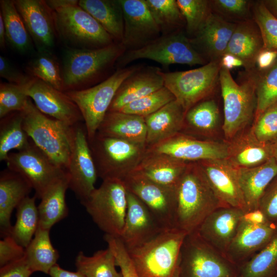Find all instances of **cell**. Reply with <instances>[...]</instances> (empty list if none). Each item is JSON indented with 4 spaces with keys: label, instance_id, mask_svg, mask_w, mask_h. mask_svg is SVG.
Listing matches in <instances>:
<instances>
[{
    "label": "cell",
    "instance_id": "obj_1",
    "mask_svg": "<svg viewBox=\"0 0 277 277\" xmlns=\"http://www.w3.org/2000/svg\"><path fill=\"white\" fill-rule=\"evenodd\" d=\"M223 206L197 162H190L176 187L174 226L188 234L211 213Z\"/></svg>",
    "mask_w": 277,
    "mask_h": 277
},
{
    "label": "cell",
    "instance_id": "obj_19",
    "mask_svg": "<svg viewBox=\"0 0 277 277\" xmlns=\"http://www.w3.org/2000/svg\"><path fill=\"white\" fill-rule=\"evenodd\" d=\"M124 18V33L121 43L125 50L141 48L160 37L161 30L145 0H119Z\"/></svg>",
    "mask_w": 277,
    "mask_h": 277
},
{
    "label": "cell",
    "instance_id": "obj_59",
    "mask_svg": "<svg viewBox=\"0 0 277 277\" xmlns=\"http://www.w3.org/2000/svg\"><path fill=\"white\" fill-rule=\"evenodd\" d=\"M270 13L277 19V0L263 1Z\"/></svg>",
    "mask_w": 277,
    "mask_h": 277
},
{
    "label": "cell",
    "instance_id": "obj_26",
    "mask_svg": "<svg viewBox=\"0 0 277 277\" xmlns=\"http://www.w3.org/2000/svg\"><path fill=\"white\" fill-rule=\"evenodd\" d=\"M245 214L225 254L230 258H243L258 252L270 241L277 228L266 222H253Z\"/></svg>",
    "mask_w": 277,
    "mask_h": 277
},
{
    "label": "cell",
    "instance_id": "obj_42",
    "mask_svg": "<svg viewBox=\"0 0 277 277\" xmlns=\"http://www.w3.org/2000/svg\"><path fill=\"white\" fill-rule=\"evenodd\" d=\"M149 10L163 35L170 34L185 24L175 0H145Z\"/></svg>",
    "mask_w": 277,
    "mask_h": 277
},
{
    "label": "cell",
    "instance_id": "obj_53",
    "mask_svg": "<svg viewBox=\"0 0 277 277\" xmlns=\"http://www.w3.org/2000/svg\"><path fill=\"white\" fill-rule=\"evenodd\" d=\"M25 248L19 245L11 236L0 241V268L24 258Z\"/></svg>",
    "mask_w": 277,
    "mask_h": 277
},
{
    "label": "cell",
    "instance_id": "obj_7",
    "mask_svg": "<svg viewBox=\"0 0 277 277\" xmlns=\"http://www.w3.org/2000/svg\"><path fill=\"white\" fill-rule=\"evenodd\" d=\"M98 177L123 181L135 171L147 148L123 140L96 133L88 141Z\"/></svg>",
    "mask_w": 277,
    "mask_h": 277
},
{
    "label": "cell",
    "instance_id": "obj_30",
    "mask_svg": "<svg viewBox=\"0 0 277 277\" xmlns=\"http://www.w3.org/2000/svg\"><path fill=\"white\" fill-rule=\"evenodd\" d=\"M238 173L246 212L258 210L264 192L277 175V161L272 157L257 166L238 168Z\"/></svg>",
    "mask_w": 277,
    "mask_h": 277
},
{
    "label": "cell",
    "instance_id": "obj_4",
    "mask_svg": "<svg viewBox=\"0 0 277 277\" xmlns=\"http://www.w3.org/2000/svg\"><path fill=\"white\" fill-rule=\"evenodd\" d=\"M245 72L242 81L238 83L229 70L221 67L220 71L224 110L222 129L229 141L246 129L255 115L258 69Z\"/></svg>",
    "mask_w": 277,
    "mask_h": 277
},
{
    "label": "cell",
    "instance_id": "obj_3",
    "mask_svg": "<svg viewBox=\"0 0 277 277\" xmlns=\"http://www.w3.org/2000/svg\"><path fill=\"white\" fill-rule=\"evenodd\" d=\"M21 112L23 127L28 136L54 164L66 171L74 138V126L45 115L30 97Z\"/></svg>",
    "mask_w": 277,
    "mask_h": 277
},
{
    "label": "cell",
    "instance_id": "obj_17",
    "mask_svg": "<svg viewBox=\"0 0 277 277\" xmlns=\"http://www.w3.org/2000/svg\"><path fill=\"white\" fill-rule=\"evenodd\" d=\"M187 162L227 159V144L200 139L183 133L147 148Z\"/></svg>",
    "mask_w": 277,
    "mask_h": 277
},
{
    "label": "cell",
    "instance_id": "obj_6",
    "mask_svg": "<svg viewBox=\"0 0 277 277\" xmlns=\"http://www.w3.org/2000/svg\"><path fill=\"white\" fill-rule=\"evenodd\" d=\"M78 1L52 10L57 35L73 49H93L114 43V39Z\"/></svg>",
    "mask_w": 277,
    "mask_h": 277
},
{
    "label": "cell",
    "instance_id": "obj_5",
    "mask_svg": "<svg viewBox=\"0 0 277 277\" xmlns=\"http://www.w3.org/2000/svg\"><path fill=\"white\" fill-rule=\"evenodd\" d=\"M125 50L118 42L97 49L68 50L64 57L62 72L63 92L89 88Z\"/></svg>",
    "mask_w": 277,
    "mask_h": 277
},
{
    "label": "cell",
    "instance_id": "obj_25",
    "mask_svg": "<svg viewBox=\"0 0 277 277\" xmlns=\"http://www.w3.org/2000/svg\"><path fill=\"white\" fill-rule=\"evenodd\" d=\"M164 86V81L159 69H137L121 85L108 112L118 111L129 103Z\"/></svg>",
    "mask_w": 277,
    "mask_h": 277
},
{
    "label": "cell",
    "instance_id": "obj_27",
    "mask_svg": "<svg viewBox=\"0 0 277 277\" xmlns=\"http://www.w3.org/2000/svg\"><path fill=\"white\" fill-rule=\"evenodd\" d=\"M186 111L175 100L154 113L145 117L146 148L152 147L180 133Z\"/></svg>",
    "mask_w": 277,
    "mask_h": 277
},
{
    "label": "cell",
    "instance_id": "obj_51",
    "mask_svg": "<svg viewBox=\"0 0 277 277\" xmlns=\"http://www.w3.org/2000/svg\"><path fill=\"white\" fill-rule=\"evenodd\" d=\"M212 9L224 19L226 17L240 19V22L249 19L250 2L247 0H214L211 1Z\"/></svg>",
    "mask_w": 277,
    "mask_h": 277
},
{
    "label": "cell",
    "instance_id": "obj_50",
    "mask_svg": "<svg viewBox=\"0 0 277 277\" xmlns=\"http://www.w3.org/2000/svg\"><path fill=\"white\" fill-rule=\"evenodd\" d=\"M104 240L113 254L122 277H139L124 245L118 237L105 234Z\"/></svg>",
    "mask_w": 277,
    "mask_h": 277
},
{
    "label": "cell",
    "instance_id": "obj_23",
    "mask_svg": "<svg viewBox=\"0 0 277 277\" xmlns=\"http://www.w3.org/2000/svg\"><path fill=\"white\" fill-rule=\"evenodd\" d=\"M236 26L212 12L190 41L207 62H220Z\"/></svg>",
    "mask_w": 277,
    "mask_h": 277
},
{
    "label": "cell",
    "instance_id": "obj_14",
    "mask_svg": "<svg viewBox=\"0 0 277 277\" xmlns=\"http://www.w3.org/2000/svg\"><path fill=\"white\" fill-rule=\"evenodd\" d=\"M66 171L69 189L82 203L95 189L98 176L86 128L80 123L74 126V138Z\"/></svg>",
    "mask_w": 277,
    "mask_h": 277
},
{
    "label": "cell",
    "instance_id": "obj_38",
    "mask_svg": "<svg viewBox=\"0 0 277 277\" xmlns=\"http://www.w3.org/2000/svg\"><path fill=\"white\" fill-rule=\"evenodd\" d=\"M23 127L21 112H12L1 118L0 126V160L5 161L10 151L21 150L30 143Z\"/></svg>",
    "mask_w": 277,
    "mask_h": 277
},
{
    "label": "cell",
    "instance_id": "obj_22",
    "mask_svg": "<svg viewBox=\"0 0 277 277\" xmlns=\"http://www.w3.org/2000/svg\"><path fill=\"white\" fill-rule=\"evenodd\" d=\"M246 213L240 208L221 207L207 216L195 232L213 249L225 254Z\"/></svg>",
    "mask_w": 277,
    "mask_h": 277
},
{
    "label": "cell",
    "instance_id": "obj_33",
    "mask_svg": "<svg viewBox=\"0 0 277 277\" xmlns=\"http://www.w3.org/2000/svg\"><path fill=\"white\" fill-rule=\"evenodd\" d=\"M78 5L90 14L112 36L121 43L124 18L119 0H80Z\"/></svg>",
    "mask_w": 277,
    "mask_h": 277
},
{
    "label": "cell",
    "instance_id": "obj_47",
    "mask_svg": "<svg viewBox=\"0 0 277 277\" xmlns=\"http://www.w3.org/2000/svg\"><path fill=\"white\" fill-rule=\"evenodd\" d=\"M29 70L33 77L63 91V78L59 65L47 52H43L36 57L30 64Z\"/></svg>",
    "mask_w": 277,
    "mask_h": 277
},
{
    "label": "cell",
    "instance_id": "obj_48",
    "mask_svg": "<svg viewBox=\"0 0 277 277\" xmlns=\"http://www.w3.org/2000/svg\"><path fill=\"white\" fill-rule=\"evenodd\" d=\"M27 83L24 84L1 83V118L14 112H21L24 109L29 98L26 92Z\"/></svg>",
    "mask_w": 277,
    "mask_h": 277
},
{
    "label": "cell",
    "instance_id": "obj_34",
    "mask_svg": "<svg viewBox=\"0 0 277 277\" xmlns=\"http://www.w3.org/2000/svg\"><path fill=\"white\" fill-rule=\"evenodd\" d=\"M68 189L67 175L52 185L41 198L37 206L39 227L50 230L55 224L67 216L68 208L65 197Z\"/></svg>",
    "mask_w": 277,
    "mask_h": 277
},
{
    "label": "cell",
    "instance_id": "obj_37",
    "mask_svg": "<svg viewBox=\"0 0 277 277\" xmlns=\"http://www.w3.org/2000/svg\"><path fill=\"white\" fill-rule=\"evenodd\" d=\"M36 197L29 195L25 198L16 209V220L12 226L10 236L26 248L33 239L39 225Z\"/></svg>",
    "mask_w": 277,
    "mask_h": 277
},
{
    "label": "cell",
    "instance_id": "obj_21",
    "mask_svg": "<svg viewBox=\"0 0 277 277\" xmlns=\"http://www.w3.org/2000/svg\"><path fill=\"white\" fill-rule=\"evenodd\" d=\"M127 196L125 222L119 238L129 250L148 241L164 229L138 197L128 190Z\"/></svg>",
    "mask_w": 277,
    "mask_h": 277
},
{
    "label": "cell",
    "instance_id": "obj_18",
    "mask_svg": "<svg viewBox=\"0 0 277 277\" xmlns=\"http://www.w3.org/2000/svg\"><path fill=\"white\" fill-rule=\"evenodd\" d=\"M213 193L224 207L240 208L246 212L238 168L227 159L197 162Z\"/></svg>",
    "mask_w": 277,
    "mask_h": 277
},
{
    "label": "cell",
    "instance_id": "obj_12",
    "mask_svg": "<svg viewBox=\"0 0 277 277\" xmlns=\"http://www.w3.org/2000/svg\"><path fill=\"white\" fill-rule=\"evenodd\" d=\"M8 169L24 177L40 199L54 184L67 176L66 171L54 164L31 141L25 148L10 152L5 161Z\"/></svg>",
    "mask_w": 277,
    "mask_h": 277
},
{
    "label": "cell",
    "instance_id": "obj_49",
    "mask_svg": "<svg viewBox=\"0 0 277 277\" xmlns=\"http://www.w3.org/2000/svg\"><path fill=\"white\" fill-rule=\"evenodd\" d=\"M256 138L261 142L272 143L277 140V103L267 108L254 118L251 127Z\"/></svg>",
    "mask_w": 277,
    "mask_h": 277
},
{
    "label": "cell",
    "instance_id": "obj_55",
    "mask_svg": "<svg viewBox=\"0 0 277 277\" xmlns=\"http://www.w3.org/2000/svg\"><path fill=\"white\" fill-rule=\"evenodd\" d=\"M33 273L25 256L0 268V277H30Z\"/></svg>",
    "mask_w": 277,
    "mask_h": 277
},
{
    "label": "cell",
    "instance_id": "obj_62",
    "mask_svg": "<svg viewBox=\"0 0 277 277\" xmlns=\"http://www.w3.org/2000/svg\"><path fill=\"white\" fill-rule=\"evenodd\" d=\"M117 277H122L121 273L120 271H119L118 275Z\"/></svg>",
    "mask_w": 277,
    "mask_h": 277
},
{
    "label": "cell",
    "instance_id": "obj_56",
    "mask_svg": "<svg viewBox=\"0 0 277 277\" xmlns=\"http://www.w3.org/2000/svg\"><path fill=\"white\" fill-rule=\"evenodd\" d=\"M277 60V54L274 52L262 49L259 53L256 66L259 71H264L270 68Z\"/></svg>",
    "mask_w": 277,
    "mask_h": 277
},
{
    "label": "cell",
    "instance_id": "obj_40",
    "mask_svg": "<svg viewBox=\"0 0 277 277\" xmlns=\"http://www.w3.org/2000/svg\"><path fill=\"white\" fill-rule=\"evenodd\" d=\"M75 264L77 271L86 277H117L119 273L115 268V257L108 247L96 251L91 256L80 251Z\"/></svg>",
    "mask_w": 277,
    "mask_h": 277
},
{
    "label": "cell",
    "instance_id": "obj_45",
    "mask_svg": "<svg viewBox=\"0 0 277 277\" xmlns=\"http://www.w3.org/2000/svg\"><path fill=\"white\" fill-rule=\"evenodd\" d=\"M252 12V19L262 36L263 49L277 54V19L268 11L263 1L255 3Z\"/></svg>",
    "mask_w": 277,
    "mask_h": 277
},
{
    "label": "cell",
    "instance_id": "obj_61",
    "mask_svg": "<svg viewBox=\"0 0 277 277\" xmlns=\"http://www.w3.org/2000/svg\"><path fill=\"white\" fill-rule=\"evenodd\" d=\"M273 157L277 161V140L271 143Z\"/></svg>",
    "mask_w": 277,
    "mask_h": 277
},
{
    "label": "cell",
    "instance_id": "obj_20",
    "mask_svg": "<svg viewBox=\"0 0 277 277\" xmlns=\"http://www.w3.org/2000/svg\"><path fill=\"white\" fill-rule=\"evenodd\" d=\"M15 6L25 27L42 52L52 48L57 35L53 11L43 0H16Z\"/></svg>",
    "mask_w": 277,
    "mask_h": 277
},
{
    "label": "cell",
    "instance_id": "obj_13",
    "mask_svg": "<svg viewBox=\"0 0 277 277\" xmlns=\"http://www.w3.org/2000/svg\"><path fill=\"white\" fill-rule=\"evenodd\" d=\"M123 181L127 190L146 205L163 229L174 227L176 189L157 184L136 170Z\"/></svg>",
    "mask_w": 277,
    "mask_h": 277
},
{
    "label": "cell",
    "instance_id": "obj_8",
    "mask_svg": "<svg viewBox=\"0 0 277 277\" xmlns=\"http://www.w3.org/2000/svg\"><path fill=\"white\" fill-rule=\"evenodd\" d=\"M127 195L123 181L106 180L81 203L105 234L119 238L125 222Z\"/></svg>",
    "mask_w": 277,
    "mask_h": 277
},
{
    "label": "cell",
    "instance_id": "obj_11",
    "mask_svg": "<svg viewBox=\"0 0 277 277\" xmlns=\"http://www.w3.org/2000/svg\"><path fill=\"white\" fill-rule=\"evenodd\" d=\"M144 58L164 66L172 64L193 66L208 63L194 48L190 39L180 32L163 35L141 48L125 51L118 60L120 64L125 65Z\"/></svg>",
    "mask_w": 277,
    "mask_h": 277
},
{
    "label": "cell",
    "instance_id": "obj_39",
    "mask_svg": "<svg viewBox=\"0 0 277 277\" xmlns=\"http://www.w3.org/2000/svg\"><path fill=\"white\" fill-rule=\"evenodd\" d=\"M0 6V14L4 21L7 41L18 51H26L30 47L29 33L14 1L1 0Z\"/></svg>",
    "mask_w": 277,
    "mask_h": 277
},
{
    "label": "cell",
    "instance_id": "obj_31",
    "mask_svg": "<svg viewBox=\"0 0 277 277\" xmlns=\"http://www.w3.org/2000/svg\"><path fill=\"white\" fill-rule=\"evenodd\" d=\"M263 47L262 36L252 18L236 23L225 53L241 60L246 71L256 68V60Z\"/></svg>",
    "mask_w": 277,
    "mask_h": 277
},
{
    "label": "cell",
    "instance_id": "obj_10",
    "mask_svg": "<svg viewBox=\"0 0 277 277\" xmlns=\"http://www.w3.org/2000/svg\"><path fill=\"white\" fill-rule=\"evenodd\" d=\"M221 68L220 62H209L199 68L187 71H161V74L164 86L186 112L213 93L220 83Z\"/></svg>",
    "mask_w": 277,
    "mask_h": 277
},
{
    "label": "cell",
    "instance_id": "obj_43",
    "mask_svg": "<svg viewBox=\"0 0 277 277\" xmlns=\"http://www.w3.org/2000/svg\"><path fill=\"white\" fill-rule=\"evenodd\" d=\"M256 107L254 118L277 103V60L269 68L258 70L256 84Z\"/></svg>",
    "mask_w": 277,
    "mask_h": 277
},
{
    "label": "cell",
    "instance_id": "obj_29",
    "mask_svg": "<svg viewBox=\"0 0 277 277\" xmlns=\"http://www.w3.org/2000/svg\"><path fill=\"white\" fill-rule=\"evenodd\" d=\"M188 163L146 149L143 159L135 170L157 184L176 189Z\"/></svg>",
    "mask_w": 277,
    "mask_h": 277
},
{
    "label": "cell",
    "instance_id": "obj_24",
    "mask_svg": "<svg viewBox=\"0 0 277 277\" xmlns=\"http://www.w3.org/2000/svg\"><path fill=\"white\" fill-rule=\"evenodd\" d=\"M227 144V159L238 168L257 166L273 157L271 143L260 141L252 127L244 129Z\"/></svg>",
    "mask_w": 277,
    "mask_h": 277
},
{
    "label": "cell",
    "instance_id": "obj_63",
    "mask_svg": "<svg viewBox=\"0 0 277 277\" xmlns=\"http://www.w3.org/2000/svg\"><path fill=\"white\" fill-rule=\"evenodd\" d=\"M274 277H277V274H276V275Z\"/></svg>",
    "mask_w": 277,
    "mask_h": 277
},
{
    "label": "cell",
    "instance_id": "obj_60",
    "mask_svg": "<svg viewBox=\"0 0 277 277\" xmlns=\"http://www.w3.org/2000/svg\"><path fill=\"white\" fill-rule=\"evenodd\" d=\"M7 41L6 31L3 17L0 14V47L2 49L5 48Z\"/></svg>",
    "mask_w": 277,
    "mask_h": 277
},
{
    "label": "cell",
    "instance_id": "obj_36",
    "mask_svg": "<svg viewBox=\"0 0 277 277\" xmlns=\"http://www.w3.org/2000/svg\"><path fill=\"white\" fill-rule=\"evenodd\" d=\"M217 104L212 99H205L195 104L185 114L183 133L194 137L206 135L215 129L219 121Z\"/></svg>",
    "mask_w": 277,
    "mask_h": 277
},
{
    "label": "cell",
    "instance_id": "obj_32",
    "mask_svg": "<svg viewBox=\"0 0 277 277\" xmlns=\"http://www.w3.org/2000/svg\"><path fill=\"white\" fill-rule=\"evenodd\" d=\"M96 133L123 140L146 148V126L145 118L142 116L122 111H109Z\"/></svg>",
    "mask_w": 277,
    "mask_h": 277
},
{
    "label": "cell",
    "instance_id": "obj_58",
    "mask_svg": "<svg viewBox=\"0 0 277 277\" xmlns=\"http://www.w3.org/2000/svg\"><path fill=\"white\" fill-rule=\"evenodd\" d=\"M49 275L51 277H86L78 271H70L63 269L57 264L51 269Z\"/></svg>",
    "mask_w": 277,
    "mask_h": 277
},
{
    "label": "cell",
    "instance_id": "obj_9",
    "mask_svg": "<svg viewBox=\"0 0 277 277\" xmlns=\"http://www.w3.org/2000/svg\"><path fill=\"white\" fill-rule=\"evenodd\" d=\"M137 69H120L92 87L64 92L77 105L81 113L88 141L95 135L121 85Z\"/></svg>",
    "mask_w": 277,
    "mask_h": 277
},
{
    "label": "cell",
    "instance_id": "obj_46",
    "mask_svg": "<svg viewBox=\"0 0 277 277\" xmlns=\"http://www.w3.org/2000/svg\"><path fill=\"white\" fill-rule=\"evenodd\" d=\"M185 19L187 32L195 35L212 12L211 1L177 0Z\"/></svg>",
    "mask_w": 277,
    "mask_h": 277
},
{
    "label": "cell",
    "instance_id": "obj_2",
    "mask_svg": "<svg viewBox=\"0 0 277 277\" xmlns=\"http://www.w3.org/2000/svg\"><path fill=\"white\" fill-rule=\"evenodd\" d=\"M187 234L176 227L164 229L127 250L139 277H179L181 249Z\"/></svg>",
    "mask_w": 277,
    "mask_h": 277
},
{
    "label": "cell",
    "instance_id": "obj_41",
    "mask_svg": "<svg viewBox=\"0 0 277 277\" xmlns=\"http://www.w3.org/2000/svg\"><path fill=\"white\" fill-rule=\"evenodd\" d=\"M277 274V228L271 239L245 266L243 277H274Z\"/></svg>",
    "mask_w": 277,
    "mask_h": 277
},
{
    "label": "cell",
    "instance_id": "obj_35",
    "mask_svg": "<svg viewBox=\"0 0 277 277\" xmlns=\"http://www.w3.org/2000/svg\"><path fill=\"white\" fill-rule=\"evenodd\" d=\"M49 230L38 226L32 240L25 248V259L33 272L49 274L59 258L50 240Z\"/></svg>",
    "mask_w": 277,
    "mask_h": 277
},
{
    "label": "cell",
    "instance_id": "obj_28",
    "mask_svg": "<svg viewBox=\"0 0 277 277\" xmlns=\"http://www.w3.org/2000/svg\"><path fill=\"white\" fill-rule=\"evenodd\" d=\"M32 189L28 182L19 174L9 169L0 175V233L1 237L10 235L12 226L13 210L29 196Z\"/></svg>",
    "mask_w": 277,
    "mask_h": 277
},
{
    "label": "cell",
    "instance_id": "obj_57",
    "mask_svg": "<svg viewBox=\"0 0 277 277\" xmlns=\"http://www.w3.org/2000/svg\"><path fill=\"white\" fill-rule=\"evenodd\" d=\"M222 68L230 71L233 68L243 66L242 61L235 56L229 53H225L220 60Z\"/></svg>",
    "mask_w": 277,
    "mask_h": 277
},
{
    "label": "cell",
    "instance_id": "obj_15",
    "mask_svg": "<svg viewBox=\"0 0 277 277\" xmlns=\"http://www.w3.org/2000/svg\"><path fill=\"white\" fill-rule=\"evenodd\" d=\"M196 232L188 234L181 253L179 277H231L230 270Z\"/></svg>",
    "mask_w": 277,
    "mask_h": 277
},
{
    "label": "cell",
    "instance_id": "obj_16",
    "mask_svg": "<svg viewBox=\"0 0 277 277\" xmlns=\"http://www.w3.org/2000/svg\"><path fill=\"white\" fill-rule=\"evenodd\" d=\"M26 92L45 115L74 126L83 121L77 105L63 91L34 77L27 83Z\"/></svg>",
    "mask_w": 277,
    "mask_h": 277
},
{
    "label": "cell",
    "instance_id": "obj_52",
    "mask_svg": "<svg viewBox=\"0 0 277 277\" xmlns=\"http://www.w3.org/2000/svg\"><path fill=\"white\" fill-rule=\"evenodd\" d=\"M258 210L266 222L277 227V175L264 192L259 203Z\"/></svg>",
    "mask_w": 277,
    "mask_h": 277
},
{
    "label": "cell",
    "instance_id": "obj_54",
    "mask_svg": "<svg viewBox=\"0 0 277 277\" xmlns=\"http://www.w3.org/2000/svg\"><path fill=\"white\" fill-rule=\"evenodd\" d=\"M0 75L9 83L16 84H25L30 78L14 68L6 58L2 55L0 56Z\"/></svg>",
    "mask_w": 277,
    "mask_h": 277
},
{
    "label": "cell",
    "instance_id": "obj_44",
    "mask_svg": "<svg viewBox=\"0 0 277 277\" xmlns=\"http://www.w3.org/2000/svg\"><path fill=\"white\" fill-rule=\"evenodd\" d=\"M173 94L165 86L129 103L118 111L146 117L175 100Z\"/></svg>",
    "mask_w": 277,
    "mask_h": 277
}]
</instances>
